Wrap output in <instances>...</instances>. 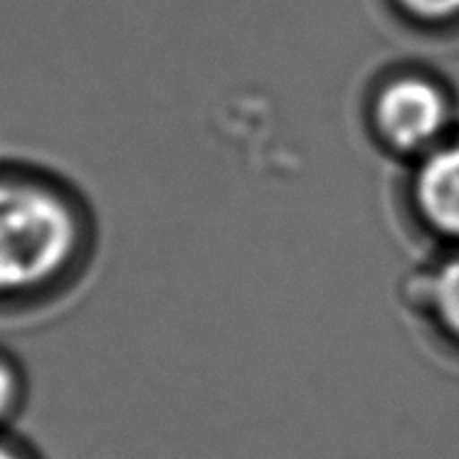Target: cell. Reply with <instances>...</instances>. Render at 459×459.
<instances>
[{
    "instance_id": "obj_1",
    "label": "cell",
    "mask_w": 459,
    "mask_h": 459,
    "mask_svg": "<svg viewBox=\"0 0 459 459\" xmlns=\"http://www.w3.org/2000/svg\"><path fill=\"white\" fill-rule=\"evenodd\" d=\"M77 200L38 173L0 169V297L57 281L84 250Z\"/></svg>"
},
{
    "instance_id": "obj_2",
    "label": "cell",
    "mask_w": 459,
    "mask_h": 459,
    "mask_svg": "<svg viewBox=\"0 0 459 459\" xmlns=\"http://www.w3.org/2000/svg\"><path fill=\"white\" fill-rule=\"evenodd\" d=\"M378 121L395 146L418 149L437 136L445 121V101L425 82H395L380 100Z\"/></svg>"
},
{
    "instance_id": "obj_3",
    "label": "cell",
    "mask_w": 459,
    "mask_h": 459,
    "mask_svg": "<svg viewBox=\"0 0 459 459\" xmlns=\"http://www.w3.org/2000/svg\"><path fill=\"white\" fill-rule=\"evenodd\" d=\"M418 198L442 232L459 238V149L432 156L420 170Z\"/></svg>"
},
{
    "instance_id": "obj_4",
    "label": "cell",
    "mask_w": 459,
    "mask_h": 459,
    "mask_svg": "<svg viewBox=\"0 0 459 459\" xmlns=\"http://www.w3.org/2000/svg\"><path fill=\"white\" fill-rule=\"evenodd\" d=\"M432 307L439 326L459 343V260L447 262L432 281Z\"/></svg>"
},
{
    "instance_id": "obj_5",
    "label": "cell",
    "mask_w": 459,
    "mask_h": 459,
    "mask_svg": "<svg viewBox=\"0 0 459 459\" xmlns=\"http://www.w3.org/2000/svg\"><path fill=\"white\" fill-rule=\"evenodd\" d=\"M410 11L425 18H447L459 13V0H403Z\"/></svg>"
},
{
    "instance_id": "obj_6",
    "label": "cell",
    "mask_w": 459,
    "mask_h": 459,
    "mask_svg": "<svg viewBox=\"0 0 459 459\" xmlns=\"http://www.w3.org/2000/svg\"><path fill=\"white\" fill-rule=\"evenodd\" d=\"M13 398H15V385H13L11 370L0 363V418L11 410Z\"/></svg>"
},
{
    "instance_id": "obj_7",
    "label": "cell",
    "mask_w": 459,
    "mask_h": 459,
    "mask_svg": "<svg viewBox=\"0 0 459 459\" xmlns=\"http://www.w3.org/2000/svg\"><path fill=\"white\" fill-rule=\"evenodd\" d=\"M0 459H18L15 455H11L8 449H0Z\"/></svg>"
}]
</instances>
